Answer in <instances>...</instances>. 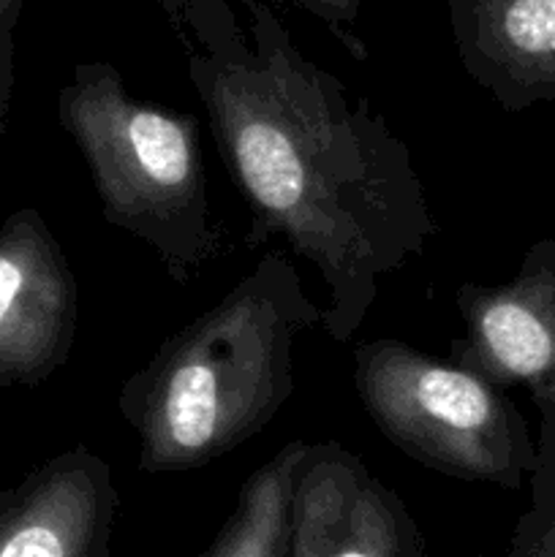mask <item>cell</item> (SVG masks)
<instances>
[{"instance_id":"6da1fadb","label":"cell","mask_w":555,"mask_h":557,"mask_svg":"<svg viewBox=\"0 0 555 557\" xmlns=\"http://www.w3.org/2000/svg\"><path fill=\"white\" fill-rule=\"evenodd\" d=\"M250 60L188 52L218 156L248 205L250 245L278 237L326 283L321 330L348 343L379 297L381 277L424 253L439 234L411 150L368 98L294 47L261 0Z\"/></svg>"},{"instance_id":"7a4b0ae2","label":"cell","mask_w":555,"mask_h":557,"mask_svg":"<svg viewBox=\"0 0 555 557\" xmlns=\"http://www.w3.org/2000/svg\"><path fill=\"white\" fill-rule=\"evenodd\" d=\"M321 326L283 253H267L221 302L163 341L123 381L118 408L139 438V473H183L259 435L294 395V346Z\"/></svg>"},{"instance_id":"3957f363","label":"cell","mask_w":555,"mask_h":557,"mask_svg":"<svg viewBox=\"0 0 555 557\" xmlns=\"http://www.w3.org/2000/svg\"><path fill=\"white\" fill-rule=\"evenodd\" d=\"M58 120L85 158L109 226L150 245L180 286L218 259L223 234L207 199L194 114L131 96L112 63L90 60L60 87Z\"/></svg>"},{"instance_id":"277c9868","label":"cell","mask_w":555,"mask_h":557,"mask_svg":"<svg viewBox=\"0 0 555 557\" xmlns=\"http://www.w3.org/2000/svg\"><path fill=\"white\" fill-rule=\"evenodd\" d=\"M354 389L392 446L460 482L517 490L536 462L528 422L506 389L455 359L395 337L357 343Z\"/></svg>"},{"instance_id":"5b68a950","label":"cell","mask_w":555,"mask_h":557,"mask_svg":"<svg viewBox=\"0 0 555 557\" xmlns=\"http://www.w3.org/2000/svg\"><path fill=\"white\" fill-rule=\"evenodd\" d=\"M286 557H428L406 500L337 441L308 444L297 466Z\"/></svg>"},{"instance_id":"8992f818","label":"cell","mask_w":555,"mask_h":557,"mask_svg":"<svg viewBox=\"0 0 555 557\" xmlns=\"http://www.w3.org/2000/svg\"><path fill=\"white\" fill-rule=\"evenodd\" d=\"M79 288L41 212L0 226V386H41L74 348Z\"/></svg>"},{"instance_id":"52a82bcc","label":"cell","mask_w":555,"mask_h":557,"mask_svg":"<svg viewBox=\"0 0 555 557\" xmlns=\"http://www.w3.org/2000/svg\"><path fill=\"white\" fill-rule=\"evenodd\" d=\"M462 337L449 359L501 389L526 386L533 406H555V239H536L520 270L498 286L455 292Z\"/></svg>"},{"instance_id":"ba28073f","label":"cell","mask_w":555,"mask_h":557,"mask_svg":"<svg viewBox=\"0 0 555 557\" xmlns=\"http://www.w3.org/2000/svg\"><path fill=\"white\" fill-rule=\"evenodd\" d=\"M118 509L109 462L60 451L0 493V557H109Z\"/></svg>"},{"instance_id":"9c48e42d","label":"cell","mask_w":555,"mask_h":557,"mask_svg":"<svg viewBox=\"0 0 555 557\" xmlns=\"http://www.w3.org/2000/svg\"><path fill=\"white\" fill-rule=\"evenodd\" d=\"M460 65L504 112L555 103V0H449Z\"/></svg>"},{"instance_id":"30bf717a","label":"cell","mask_w":555,"mask_h":557,"mask_svg":"<svg viewBox=\"0 0 555 557\" xmlns=\"http://www.w3.org/2000/svg\"><path fill=\"white\" fill-rule=\"evenodd\" d=\"M305 449V441H292L245 479L232 515L201 557H286L294 476Z\"/></svg>"},{"instance_id":"8fae6325","label":"cell","mask_w":555,"mask_h":557,"mask_svg":"<svg viewBox=\"0 0 555 557\" xmlns=\"http://www.w3.org/2000/svg\"><path fill=\"white\" fill-rule=\"evenodd\" d=\"M539 441L531 473V509L515 528L504 557H555V406L536 408Z\"/></svg>"},{"instance_id":"7c38bea8","label":"cell","mask_w":555,"mask_h":557,"mask_svg":"<svg viewBox=\"0 0 555 557\" xmlns=\"http://www.w3.org/2000/svg\"><path fill=\"white\" fill-rule=\"evenodd\" d=\"M185 3H188V16L183 30L199 41L201 52L223 63H248L254 52L226 0H185Z\"/></svg>"},{"instance_id":"4fadbf2b","label":"cell","mask_w":555,"mask_h":557,"mask_svg":"<svg viewBox=\"0 0 555 557\" xmlns=\"http://www.w3.org/2000/svg\"><path fill=\"white\" fill-rule=\"evenodd\" d=\"M288 3L299 5V9L313 14L319 22H324V25L330 27L332 36H335L354 58H368V49H365V44L359 41L357 33H354L359 11H362V5L368 3V0H288Z\"/></svg>"},{"instance_id":"5bb4252c","label":"cell","mask_w":555,"mask_h":557,"mask_svg":"<svg viewBox=\"0 0 555 557\" xmlns=\"http://www.w3.org/2000/svg\"><path fill=\"white\" fill-rule=\"evenodd\" d=\"M22 0H0V136L9 128L11 98H14V33L20 25Z\"/></svg>"},{"instance_id":"9a60e30c","label":"cell","mask_w":555,"mask_h":557,"mask_svg":"<svg viewBox=\"0 0 555 557\" xmlns=\"http://www.w3.org/2000/svg\"><path fill=\"white\" fill-rule=\"evenodd\" d=\"M163 9H166V14L172 16L174 22H177L180 27H185V16H188V3L185 0H161Z\"/></svg>"}]
</instances>
